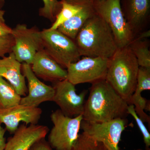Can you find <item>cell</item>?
Wrapping results in <instances>:
<instances>
[{"instance_id":"1","label":"cell","mask_w":150,"mask_h":150,"mask_svg":"<svg viewBox=\"0 0 150 150\" xmlns=\"http://www.w3.org/2000/svg\"><path fill=\"white\" fill-rule=\"evenodd\" d=\"M129 105L105 79L92 83L85 103L83 120L103 123L118 118H126Z\"/></svg>"},{"instance_id":"2","label":"cell","mask_w":150,"mask_h":150,"mask_svg":"<svg viewBox=\"0 0 150 150\" xmlns=\"http://www.w3.org/2000/svg\"><path fill=\"white\" fill-rule=\"evenodd\" d=\"M74 41L81 56L110 59L118 49L110 28L96 12L86 22Z\"/></svg>"},{"instance_id":"3","label":"cell","mask_w":150,"mask_h":150,"mask_svg":"<svg viewBox=\"0 0 150 150\" xmlns=\"http://www.w3.org/2000/svg\"><path fill=\"white\" fill-rule=\"evenodd\" d=\"M139 68L129 46L118 48L110 59L105 80L128 104L136 90Z\"/></svg>"},{"instance_id":"4","label":"cell","mask_w":150,"mask_h":150,"mask_svg":"<svg viewBox=\"0 0 150 150\" xmlns=\"http://www.w3.org/2000/svg\"><path fill=\"white\" fill-rule=\"evenodd\" d=\"M121 0H93L96 12L112 30L118 48L129 46L135 36L123 15Z\"/></svg>"},{"instance_id":"5","label":"cell","mask_w":150,"mask_h":150,"mask_svg":"<svg viewBox=\"0 0 150 150\" xmlns=\"http://www.w3.org/2000/svg\"><path fill=\"white\" fill-rule=\"evenodd\" d=\"M53 127L48 136V143L55 150H71L79 138L83 115L70 117L60 109L50 115Z\"/></svg>"},{"instance_id":"6","label":"cell","mask_w":150,"mask_h":150,"mask_svg":"<svg viewBox=\"0 0 150 150\" xmlns=\"http://www.w3.org/2000/svg\"><path fill=\"white\" fill-rule=\"evenodd\" d=\"M41 36L43 49L64 69H67L71 64L81 59L74 40L58 30L43 29Z\"/></svg>"},{"instance_id":"7","label":"cell","mask_w":150,"mask_h":150,"mask_svg":"<svg viewBox=\"0 0 150 150\" xmlns=\"http://www.w3.org/2000/svg\"><path fill=\"white\" fill-rule=\"evenodd\" d=\"M110 59L83 56L67 69V79L76 86L105 79Z\"/></svg>"},{"instance_id":"8","label":"cell","mask_w":150,"mask_h":150,"mask_svg":"<svg viewBox=\"0 0 150 150\" xmlns=\"http://www.w3.org/2000/svg\"><path fill=\"white\" fill-rule=\"evenodd\" d=\"M128 124L126 118H118L103 123L83 120L81 129L93 139L102 143L108 150H120L119 142Z\"/></svg>"},{"instance_id":"9","label":"cell","mask_w":150,"mask_h":150,"mask_svg":"<svg viewBox=\"0 0 150 150\" xmlns=\"http://www.w3.org/2000/svg\"><path fill=\"white\" fill-rule=\"evenodd\" d=\"M14 44L12 51L21 63L32 64L35 54L43 49L41 31L35 27L28 28L25 24H18L12 29Z\"/></svg>"},{"instance_id":"10","label":"cell","mask_w":150,"mask_h":150,"mask_svg":"<svg viewBox=\"0 0 150 150\" xmlns=\"http://www.w3.org/2000/svg\"><path fill=\"white\" fill-rule=\"evenodd\" d=\"M55 94L53 101L64 114L70 117L83 115L88 91L76 93L75 85L67 79L54 83Z\"/></svg>"},{"instance_id":"11","label":"cell","mask_w":150,"mask_h":150,"mask_svg":"<svg viewBox=\"0 0 150 150\" xmlns=\"http://www.w3.org/2000/svg\"><path fill=\"white\" fill-rule=\"evenodd\" d=\"M21 70L28 83V94L21 97L20 104L38 107L43 102L53 101L55 94L54 87L47 85L39 80L33 71L31 65L22 63Z\"/></svg>"},{"instance_id":"12","label":"cell","mask_w":150,"mask_h":150,"mask_svg":"<svg viewBox=\"0 0 150 150\" xmlns=\"http://www.w3.org/2000/svg\"><path fill=\"white\" fill-rule=\"evenodd\" d=\"M42 109L19 104L0 109V124L4 123L6 129L11 134L16 131L21 122L25 124H38L41 118Z\"/></svg>"},{"instance_id":"13","label":"cell","mask_w":150,"mask_h":150,"mask_svg":"<svg viewBox=\"0 0 150 150\" xmlns=\"http://www.w3.org/2000/svg\"><path fill=\"white\" fill-rule=\"evenodd\" d=\"M49 131L44 125L22 124L9 138L4 150H29L38 141L45 139Z\"/></svg>"},{"instance_id":"14","label":"cell","mask_w":150,"mask_h":150,"mask_svg":"<svg viewBox=\"0 0 150 150\" xmlns=\"http://www.w3.org/2000/svg\"><path fill=\"white\" fill-rule=\"evenodd\" d=\"M31 69L38 78L55 83L67 79V70L52 59L43 49L35 54Z\"/></svg>"},{"instance_id":"15","label":"cell","mask_w":150,"mask_h":150,"mask_svg":"<svg viewBox=\"0 0 150 150\" xmlns=\"http://www.w3.org/2000/svg\"><path fill=\"white\" fill-rule=\"evenodd\" d=\"M124 17L135 36L148 21L150 14V0H121Z\"/></svg>"},{"instance_id":"16","label":"cell","mask_w":150,"mask_h":150,"mask_svg":"<svg viewBox=\"0 0 150 150\" xmlns=\"http://www.w3.org/2000/svg\"><path fill=\"white\" fill-rule=\"evenodd\" d=\"M21 66L22 63L17 60L12 52L8 56L0 58V76L9 83L21 96H25L28 88Z\"/></svg>"},{"instance_id":"17","label":"cell","mask_w":150,"mask_h":150,"mask_svg":"<svg viewBox=\"0 0 150 150\" xmlns=\"http://www.w3.org/2000/svg\"><path fill=\"white\" fill-rule=\"evenodd\" d=\"M95 13L93 0H88L77 13L60 25L57 29L74 40L86 22Z\"/></svg>"},{"instance_id":"18","label":"cell","mask_w":150,"mask_h":150,"mask_svg":"<svg viewBox=\"0 0 150 150\" xmlns=\"http://www.w3.org/2000/svg\"><path fill=\"white\" fill-rule=\"evenodd\" d=\"M87 1L88 0H60L61 10L49 29H57L60 25L77 13Z\"/></svg>"},{"instance_id":"19","label":"cell","mask_w":150,"mask_h":150,"mask_svg":"<svg viewBox=\"0 0 150 150\" xmlns=\"http://www.w3.org/2000/svg\"><path fill=\"white\" fill-rule=\"evenodd\" d=\"M21 97L9 83L0 76V109L20 104Z\"/></svg>"},{"instance_id":"20","label":"cell","mask_w":150,"mask_h":150,"mask_svg":"<svg viewBox=\"0 0 150 150\" xmlns=\"http://www.w3.org/2000/svg\"><path fill=\"white\" fill-rule=\"evenodd\" d=\"M134 39L129 45L140 67L150 68V51L147 40Z\"/></svg>"},{"instance_id":"21","label":"cell","mask_w":150,"mask_h":150,"mask_svg":"<svg viewBox=\"0 0 150 150\" xmlns=\"http://www.w3.org/2000/svg\"><path fill=\"white\" fill-rule=\"evenodd\" d=\"M71 150H108L101 142L93 139L83 132L79 134Z\"/></svg>"},{"instance_id":"22","label":"cell","mask_w":150,"mask_h":150,"mask_svg":"<svg viewBox=\"0 0 150 150\" xmlns=\"http://www.w3.org/2000/svg\"><path fill=\"white\" fill-rule=\"evenodd\" d=\"M43 6L40 8L39 15L54 22L61 9V5L59 0H42Z\"/></svg>"},{"instance_id":"23","label":"cell","mask_w":150,"mask_h":150,"mask_svg":"<svg viewBox=\"0 0 150 150\" xmlns=\"http://www.w3.org/2000/svg\"><path fill=\"white\" fill-rule=\"evenodd\" d=\"M150 90V68L140 67L138 71L136 90L133 94L142 95L144 91Z\"/></svg>"},{"instance_id":"24","label":"cell","mask_w":150,"mask_h":150,"mask_svg":"<svg viewBox=\"0 0 150 150\" xmlns=\"http://www.w3.org/2000/svg\"><path fill=\"white\" fill-rule=\"evenodd\" d=\"M127 112L128 114H130L133 116V118L136 121L141 133L143 135L145 147H150V134L148 131L146 127L145 126L144 122L142 121L137 115L134 109V106L133 105H129L127 108Z\"/></svg>"},{"instance_id":"25","label":"cell","mask_w":150,"mask_h":150,"mask_svg":"<svg viewBox=\"0 0 150 150\" xmlns=\"http://www.w3.org/2000/svg\"><path fill=\"white\" fill-rule=\"evenodd\" d=\"M14 44V41L11 34L0 36V58L12 52Z\"/></svg>"},{"instance_id":"26","label":"cell","mask_w":150,"mask_h":150,"mask_svg":"<svg viewBox=\"0 0 150 150\" xmlns=\"http://www.w3.org/2000/svg\"><path fill=\"white\" fill-rule=\"evenodd\" d=\"M4 11L0 9V36H5L11 34L12 28L6 23L5 20Z\"/></svg>"},{"instance_id":"27","label":"cell","mask_w":150,"mask_h":150,"mask_svg":"<svg viewBox=\"0 0 150 150\" xmlns=\"http://www.w3.org/2000/svg\"><path fill=\"white\" fill-rule=\"evenodd\" d=\"M51 146L45 139L38 141L29 150H53Z\"/></svg>"},{"instance_id":"28","label":"cell","mask_w":150,"mask_h":150,"mask_svg":"<svg viewBox=\"0 0 150 150\" xmlns=\"http://www.w3.org/2000/svg\"><path fill=\"white\" fill-rule=\"evenodd\" d=\"M6 129H4L0 124V150H4L6 144V138L5 134L6 131Z\"/></svg>"},{"instance_id":"29","label":"cell","mask_w":150,"mask_h":150,"mask_svg":"<svg viewBox=\"0 0 150 150\" xmlns=\"http://www.w3.org/2000/svg\"><path fill=\"white\" fill-rule=\"evenodd\" d=\"M150 36V30H148L146 31H144L139 34L138 37L134 39H137V40H144V39H146L149 38Z\"/></svg>"},{"instance_id":"30","label":"cell","mask_w":150,"mask_h":150,"mask_svg":"<svg viewBox=\"0 0 150 150\" xmlns=\"http://www.w3.org/2000/svg\"><path fill=\"white\" fill-rule=\"evenodd\" d=\"M5 4V0H0V9H2Z\"/></svg>"},{"instance_id":"31","label":"cell","mask_w":150,"mask_h":150,"mask_svg":"<svg viewBox=\"0 0 150 150\" xmlns=\"http://www.w3.org/2000/svg\"><path fill=\"white\" fill-rule=\"evenodd\" d=\"M145 150H150V147H145Z\"/></svg>"},{"instance_id":"32","label":"cell","mask_w":150,"mask_h":150,"mask_svg":"<svg viewBox=\"0 0 150 150\" xmlns=\"http://www.w3.org/2000/svg\"><path fill=\"white\" fill-rule=\"evenodd\" d=\"M137 150H143L142 149H137Z\"/></svg>"},{"instance_id":"33","label":"cell","mask_w":150,"mask_h":150,"mask_svg":"<svg viewBox=\"0 0 150 150\" xmlns=\"http://www.w3.org/2000/svg\"></svg>"}]
</instances>
